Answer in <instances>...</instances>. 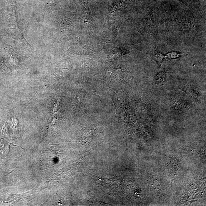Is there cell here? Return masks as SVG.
<instances>
[{
  "label": "cell",
  "instance_id": "obj_1",
  "mask_svg": "<svg viewBox=\"0 0 206 206\" xmlns=\"http://www.w3.org/2000/svg\"><path fill=\"white\" fill-rule=\"evenodd\" d=\"M150 56L153 60L156 62L159 67L161 66L162 63L165 59V55L156 50L152 52Z\"/></svg>",
  "mask_w": 206,
  "mask_h": 206
},
{
  "label": "cell",
  "instance_id": "obj_2",
  "mask_svg": "<svg viewBox=\"0 0 206 206\" xmlns=\"http://www.w3.org/2000/svg\"><path fill=\"white\" fill-rule=\"evenodd\" d=\"M182 55V53L176 52H169L165 55V59L168 60L177 59L180 57Z\"/></svg>",
  "mask_w": 206,
  "mask_h": 206
}]
</instances>
